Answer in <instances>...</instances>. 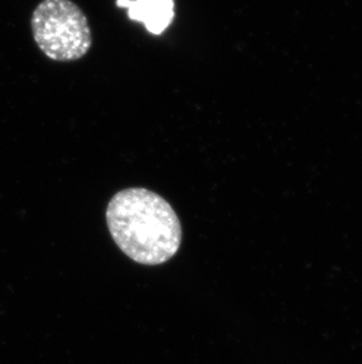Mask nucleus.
Listing matches in <instances>:
<instances>
[{
  "label": "nucleus",
  "instance_id": "nucleus-2",
  "mask_svg": "<svg viewBox=\"0 0 362 364\" xmlns=\"http://www.w3.org/2000/svg\"><path fill=\"white\" fill-rule=\"evenodd\" d=\"M35 44L55 62H75L92 46V31L82 9L72 0H43L31 17Z\"/></svg>",
  "mask_w": 362,
  "mask_h": 364
},
{
  "label": "nucleus",
  "instance_id": "nucleus-1",
  "mask_svg": "<svg viewBox=\"0 0 362 364\" xmlns=\"http://www.w3.org/2000/svg\"><path fill=\"white\" fill-rule=\"evenodd\" d=\"M106 222L120 250L141 264H163L180 247L178 215L164 197L145 188L116 193L107 205Z\"/></svg>",
  "mask_w": 362,
  "mask_h": 364
},
{
  "label": "nucleus",
  "instance_id": "nucleus-3",
  "mask_svg": "<svg viewBox=\"0 0 362 364\" xmlns=\"http://www.w3.org/2000/svg\"><path fill=\"white\" fill-rule=\"evenodd\" d=\"M116 5L154 36L163 35L175 21V0H116Z\"/></svg>",
  "mask_w": 362,
  "mask_h": 364
}]
</instances>
